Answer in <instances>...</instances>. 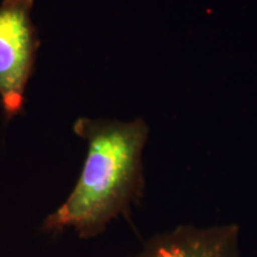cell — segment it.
<instances>
[{
	"label": "cell",
	"mask_w": 257,
	"mask_h": 257,
	"mask_svg": "<svg viewBox=\"0 0 257 257\" xmlns=\"http://www.w3.org/2000/svg\"><path fill=\"white\" fill-rule=\"evenodd\" d=\"M74 133L88 144L75 187L50 213L43 229L61 232L73 229L80 238L104 232L118 217H128L146 188L143 150L149 127L142 118L133 121L79 118Z\"/></svg>",
	"instance_id": "obj_1"
},
{
	"label": "cell",
	"mask_w": 257,
	"mask_h": 257,
	"mask_svg": "<svg viewBox=\"0 0 257 257\" xmlns=\"http://www.w3.org/2000/svg\"><path fill=\"white\" fill-rule=\"evenodd\" d=\"M35 0L0 4V99L6 119L22 111L40 41L31 19Z\"/></svg>",
	"instance_id": "obj_2"
},
{
	"label": "cell",
	"mask_w": 257,
	"mask_h": 257,
	"mask_svg": "<svg viewBox=\"0 0 257 257\" xmlns=\"http://www.w3.org/2000/svg\"><path fill=\"white\" fill-rule=\"evenodd\" d=\"M131 257H242L240 226L182 224L153 236Z\"/></svg>",
	"instance_id": "obj_3"
}]
</instances>
